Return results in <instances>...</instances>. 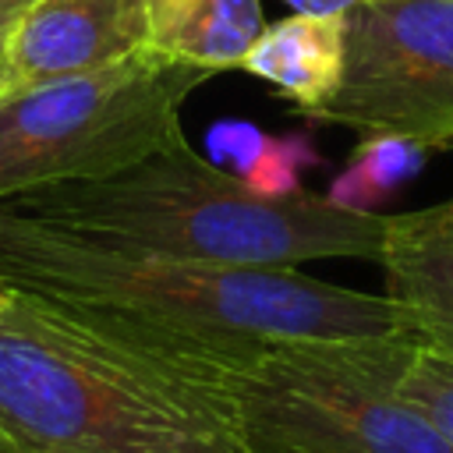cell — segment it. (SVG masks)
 <instances>
[{
	"label": "cell",
	"instance_id": "4",
	"mask_svg": "<svg viewBox=\"0 0 453 453\" xmlns=\"http://www.w3.org/2000/svg\"><path fill=\"white\" fill-rule=\"evenodd\" d=\"M418 336L290 340L205 357L188 382L212 393L248 453H453L396 393Z\"/></svg>",
	"mask_w": 453,
	"mask_h": 453
},
{
	"label": "cell",
	"instance_id": "6",
	"mask_svg": "<svg viewBox=\"0 0 453 453\" xmlns=\"http://www.w3.org/2000/svg\"><path fill=\"white\" fill-rule=\"evenodd\" d=\"M304 117L453 149V0L350 7L343 78Z\"/></svg>",
	"mask_w": 453,
	"mask_h": 453
},
{
	"label": "cell",
	"instance_id": "8",
	"mask_svg": "<svg viewBox=\"0 0 453 453\" xmlns=\"http://www.w3.org/2000/svg\"><path fill=\"white\" fill-rule=\"evenodd\" d=\"M379 265L418 340L453 357V198L386 216Z\"/></svg>",
	"mask_w": 453,
	"mask_h": 453
},
{
	"label": "cell",
	"instance_id": "12",
	"mask_svg": "<svg viewBox=\"0 0 453 453\" xmlns=\"http://www.w3.org/2000/svg\"><path fill=\"white\" fill-rule=\"evenodd\" d=\"M396 393L418 407L453 446V357L421 343L414 347V354L407 357L400 379H396Z\"/></svg>",
	"mask_w": 453,
	"mask_h": 453
},
{
	"label": "cell",
	"instance_id": "2",
	"mask_svg": "<svg viewBox=\"0 0 453 453\" xmlns=\"http://www.w3.org/2000/svg\"><path fill=\"white\" fill-rule=\"evenodd\" d=\"M0 209L110 248L223 265L379 262L386 241L382 212L343 209L301 188L265 195L202 159L188 138L106 177L14 191L0 198Z\"/></svg>",
	"mask_w": 453,
	"mask_h": 453
},
{
	"label": "cell",
	"instance_id": "7",
	"mask_svg": "<svg viewBox=\"0 0 453 453\" xmlns=\"http://www.w3.org/2000/svg\"><path fill=\"white\" fill-rule=\"evenodd\" d=\"M145 46V0H28L7 32L0 96L117 64Z\"/></svg>",
	"mask_w": 453,
	"mask_h": 453
},
{
	"label": "cell",
	"instance_id": "15",
	"mask_svg": "<svg viewBox=\"0 0 453 453\" xmlns=\"http://www.w3.org/2000/svg\"><path fill=\"white\" fill-rule=\"evenodd\" d=\"M21 4H28V0H0V7H4V11H18Z\"/></svg>",
	"mask_w": 453,
	"mask_h": 453
},
{
	"label": "cell",
	"instance_id": "13",
	"mask_svg": "<svg viewBox=\"0 0 453 453\" xmlns=\"http://www.w3.org/2000/svg\"><path fill=\"white\" fill-rule=\"evenodd\" d=\"M283 4L297 14H347L350 7H357L365 0H283Z\"/></svg>",
	"mask_w": 453,
	"mask_h": 453
},
{
	"label": "cell",
	"instance_id": "14",
	"mask_svg": "<svg viewBox=\"0 0 453 453\" xmlns=\"http://www.w3.org/2000/svg\"><path fill=\"white\" fill-rule=\"evenodd\" d=\"M14 14H18V11H4V7H0V67H4V46H7V32H11Z\"/></svg>",
	"mask_w": 453,
	"mask_h": 453
},
{
	"label": "cell",
	"instance_id": "11",
	"mask_svg": "<svg viewBox=\"0 0 453 453\" xmlns=\"http://www.w3.org/2000/svg\"><path fill=\"white\" fill-rule=\"evenodd\" d=\"M425 159H428V149L421 142L396 138V134H365L350 166L336 177L329 198L343 209L375 212V205L389 198L403 180L418 177Z\"/></svg>",
	"mask_w": 453,
	"mask_h": 453
},
{
	"label": "cell",
	"instance_id": "3",
	"mask_svg": "<svg viewBox=\"0 0 453 453\" xmlns=\"http://www.w3.org/2000/svg\"><path fill=\"white\" fill-rule=\"evenodd\" d=\"M0 453H248L226 407L106 329L0 283Z\"/></svg>",
	"mask_w": 453,
	"mask_h": 453
},
{
	"label": "cell",
	"instance_id": "9",
	"mask_svg": "<svg viewBox=\"0 0 453 453\" xmlns=\"http://www.w3.org/2000/svg\"><path fill=\"white\" fill-rule=\"evenodd\" d=\"M347 60V14H287L265 25L255 46L244 53L241 71L276 85L297 113L326 103Z\"/></svg>",
	"mask_w": 453,
	"mask_h": 453
},
{
	"label": "cell",
	"instance_id": "1",
	"mask_svg": "<svg viewBox=\"0 0 453 453\" xmlns=\"http://www.w3.org/2000/svg\"><path fill=\"white\" fill-rule=\"evenodd\" d=\"M0 283L35 294L184 375L290 340L418 336L386 294L297 273L110 248L0 209ZM188 379V375H184Z\"/></svg>",
	"mask_w": 453,
	"mask_h": 453
},
{
	"label": "cell",
	"instance_id": "10",
	"mask_svg": "<svg viewBox=\"0 0 453 453\" xmlns=\"http://www.w3.org/2000/svg\"><path fill=\"white\" fill-rule=\"evenodd\" d=\"M149 46L170 60L216 71H241L244 53L265 28L262 0H145Z\"/></svg>",
	"mask_w": 453,
	"mask_h": 453
},
{
	"label": "cell",
	"instance_id": "5",
	"mask_svg": "<svg viewBox=\"0 0 453 453\" xmlns=\"http://www.w3.org/2000/svg\"><path fill=\"white\" fill-rule=\"evenodd\" d=\"M212 78L152 46L57 81L0 96V198L117 173L184 138V99Z\"/></svg>",
	"mask_w": 453,
	"mask_h": 453
}]
</instances>
